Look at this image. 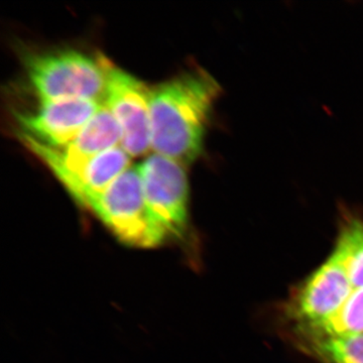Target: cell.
Listing matches in <instances>:
<instances>
[{
	"instance_id": "1",
	"label": "cell",
	"mask_w": 363,
	"mask_h": 363,
	"mask_svg": "<svg viewBox=\"0 0 363 363\" xmlns=\"http://www.w3.org/2000/svg\"><path fill=\"white\" fill-rule=\"evenodd\" d=\"M221 87L201 68L150 88V140L155 154L183 166L201 155L210 116Z\"/></svg>"
},
{
	"instance_id": "2",
	"label": "cell",
	"mask_w": 363,
	"mask_h": 363,
	"mask_svg": "<svg viewBox=\"0 0 363 363\" xmlns=\"http://www.w3.org/2000/svg\"><path fill=\"white\" fill-rule=\"evenodd\" d=\"M112 63L102 55L63 49L26 57L28 80L39 100H95L104 104Z\"/></svg>"
},
{
	"instance_id": "3",
	"label": "cell",
	"mask_w": 363,
	"mask_h": 363,
	"mask_svg": "<svg viewBox=\"0 0 363 363\" xmlns=\"http://www.w3.org/2000/svg\"><path fill=\"white\" fill-rule=\"evenodd\" d=\"M88 209L124 245L152 248L169 240L145 202L138 166L130 167L112 182Z\"/></svg>"
},
{
	"instance_id": "4",
	"label": "cell",
	"mask_w": 363,
	"mask_h": 363,
	"mask_svg": "<svg viewBox=\"0 0 363 363\" xmlns=\"http://www.w3.org/2000/svg\"><path fill=\"white\" fill-rule=\"evenodd\" d=\"M138 167L150 213L168 238H180L188 224L189 184L185 166L152 154Z\"/></svg>"
},
{
	"instance_id": "5",
	"label": "cell",
	"mask_w": 363,
	"mask_h": 363,
	"mask_svg": "<svg viewBox=\"0 0 363 363\" xmlns=\"http://www.w3.org/2000/svg\"><path fill=\"white\" fill-rule=\"evenodd\" d=\"M150 88L112 64L104 104L121 126V147L130 157L152 150Z\"/></svg>"
},
{
	"instance_id": "6",
	"label": "cell",
	"mask_w": 363,
	"mask_h": 363,
	"mask_svg": "<svg viewBox=\"0 0 363 363\" xmlns=\"http://www.w3.org/2000/svg\"><path fill=\"white\" fill-rule=\"evenodd\" d=\"M18 136L59 179L80 169L92 157L121 147L123 133L116 119L104 104L79 135L63 147H48L21 133Z\"/></svg>"
},
{
	"instance_id": "7",
	"label": "cell",
	"mask_w": 363,
	"mask_h": 363,
	"mask_svg": "<svg viewBox=\"0 0 363 363\" xmlns=\"http://www.w3.org/2000/svg\"><path fill=\"white\" fill-rule=\"evenodd\" d=\"M353 291L342 267L330 257L298 288L289 305V316L295 320L297 330L323 328Z\"/></svg>"
},
{
	"instance_id": "8",
	"label": "cell",
	"mask_w": 363,
	"mask_h": 363,
	"mask_svg": "<svg viewBox=\"0 0 363 363\" xmlns=\"http://www.w3.org/2000/svg\"><path fill=\"white\" fill-rule=\"evenodd\" d=\"M102 106L104 104L95 100H39L33 111L16 114L18 133L48 147H63Z\"/></svg>"
},
{
	"instance_id": "9",
	"label": "cell",
	"mask_w": 363,
	"mask_h": 363,
	"mask_svg": "<svg viewBox=\"0 0 363 363\" xmlns=\"http://www.w3.org/2000/svg\"><path fill=\"white\" fill-rule=\"evenodd\" d=\"M130 157L123 147H117L92 157L59 182L74 201L88 209L90 203L130 168Z\"/></svg>"
},
{
	"instance_id": "10",
	"label": "cell",
	"mask_w": 363,
	"mask_h": 363,
	"mask_svg": "<svg viewBox=\"0 0 363 363\" xmlns=\"http://www.w3.org/2000/svg\"><path fill=\"white\" fill-rule=\"evenodd\" d=\"M305 346L323 363H363V334L350 337L319 331H297Z\"/></svg>"
},
{
	"instance_id": "11",
	"label": "cell",
	"mask_w": 363,
	"mask_h": 363,
	"mask_svg": "<svg viewBox=\"0 0 363 363\" xmlns=\"http://www.w3.org/2000/svg\"><path fill=\"white\" fill-rule=\"evenodd\" d=\"M331 257L342 267L353 290L363 289V221L353 219L342 227Z\"/></svg>"
},
{
	"instance_id": "12",
	"label": "cell",
	"mask_w": 363,
	"mask_h": 363,
	"mask_svg": "<svg viewBox=\"0 0 363 363\" xmlns=\"http://www.w3.org/2000/svg\"><path fill=\"white\" fill-rule=\"evenodd\" d=\"M309 331H319L339 337L363 334V289L353 291L340 311L323 328Z\"/></svg>"
}]
</instances>
